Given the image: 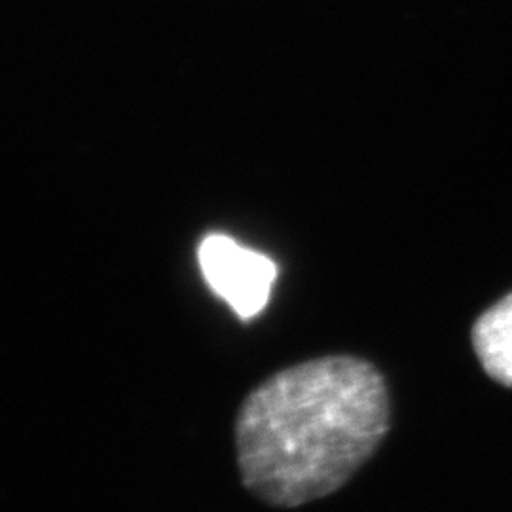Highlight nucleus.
<instances>
[{
	"instance_id": "f257e3e1",
	"label": "nucleus",
	"mask_w": 512,
	"mask_h": 512,
	"mask_svg": "<svg viewBox=\"0 0 512 512\" xmlns=\"http://www.w3.org/2000/svg\"><path fill=\"white\" fill-rule=\"evenodd\" d=\"M391 427L384 374L357 355H325L277 370L243 399L234 440L243 486L294 509L338 492Z\"/></svg>"
},
{
	"instance_id": "f03ea898",
	"label": "nucleus",
	"mask_w": 512,
	"mask_h": 512,
	"mask_svg": "<svg viewBox=\"0 0 512 512\" xmlns=\"http://www.w3.org/2000/svg\"><path fill=\"white\" fill-rule=\"evenodd\" d=\"M198 262L209 289L239 319L249 321L268 306L277 279V266L270 256L243 247L230 236L209 234L198 247Z\"/></svg>"
},
{
	"instance_id": "7ed1b4c3",
	"label": "nucleus",
	"mask_w": 512,
	"mask_h": 512,
	"mask_svg": "<svg viewBox=\"0 0 512 512\" xmlns=\"http://www.w3.org/2000/svg\"><path fill=\"white\" fill-rule=\"evenodd\" d=\"M473 348L486 374L497 384L512 387V293L478 317Z\"/></svg>"
}]
</instances>
